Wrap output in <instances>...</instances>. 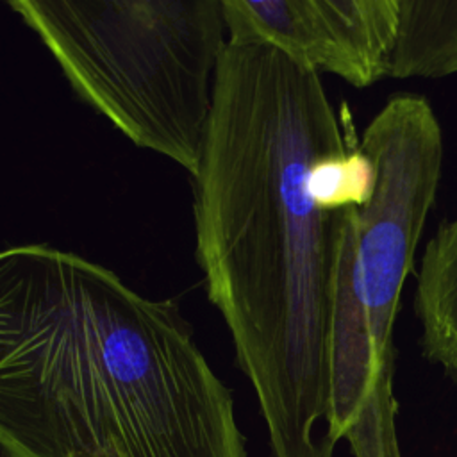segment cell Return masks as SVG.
Segmentation results:
<instances>
[{
  "label": "cell",
  "instance_id": "6da1fadb",
  "mask_svg": "<svg viewBox=\"0 0 457 457\" xmlns=\"http://www.w3.org/2000/svg\"><path fill=\"white\" fill-rule=\"evenodd\" d=\"M348 145L318 71L268 45L227 43L191 175L195 257L273 457L334 455L320 425L343 209H321L309 179Z\"/></svg>",
  "mask_w": 457,
  "mask_h": 457
},
{
  "label": "cell",
  "instance_id": "7a4b0ae2",
  "mask_svg": "<svg viewBox=\"0 0 457 457\" xmlns=\"http://www.w3.org/2000/svg\"><path fill=\"white\" fill-rule=\"evenodd\" d=\"M4 457H248L177 302L48 243L0 252Z\"/></svg>",
  "mask_w": 457,
  "mask_h": 457
},
{
  "label": "cell",
  "instance_id": "3957f363",
  "mask_svg": "<svg viewBox=\"0 0 457 457\" xmlns=\"http://www.w3.org/2000/svg\"><path fill=\"white\" fill-rule=\"evenodd\" d=\"M361 148L375 168L371 196L341 211L328 332L327 432L353 457H402L393 391L402 291L436 205L443 129L418 93H395L366 125Z\"/></svg>",
  "mask_w": 457,
  "mask_h": 457
},
{
  "label": "cell",
  "instance_id": "277c9868",
  "mask_svg": "<svg viewBox=\"0 0 457 457\" xmlns=\"http://www.w3.org/2000/svg\"><path fill=\"white\" fill-rule=\"evenodd\" d=\"M137 148L196 171L227 48L221 0H5Z\"/></svg>",
  "mask_w": 457,
  "mask_h": 457
},
{
  "label": "cell",
  "instance_id": "5b68a950",
  "mask_svg": "<svg viewBox=\"0 0 457 457\" xmlns=\"http://www.w3.org/2000/svg\"><path fill=\"white\" fill-rule=\"evenodd\" d=\"M227 43L268 45L353 87L389 79L398 0H221Z\"/></svg>",
  "mask_w": 457,
  "mask_h": 457
},
{
  "label": "cell",
  "instance_id": "8992f818",
  "mask_svg": "<svg viewBox=\"0 0 457 457\" xmlns=\"http://www.w3.org/2000/svg\"><path fill=\"white\" fill-rule=\"evenodd\" d=\"M423 357L457 386V211L427 239L412 296Z\"/></svg>",
  "mask_w": 457,
  "mask_h": 457
},
{
  "label": "cell",
  "instance_id": "52a82bcc",
  "mask_svg": "<svg viewBox=\"0 0 457 457\" xmlns=\"http://www.w3.org/2000/svg\"><path fill=\"white\" fill-rule=\"evenodd\" d=\"M457 73V0H398L389 79Z\"/></svg>",
  "mask_w": 457,
  "mask_h": 457
},
{
  "label": "cell",
  "instance_id": "ba28073f",
  "mask_svg": "<svg viewBox=\"0 0 457 457\" xmlns=\"http://www.w3.org/2000/svg\"><path fill=\"white\" fill-rule=\"evenodd\" d=\"M2 457H4V455H2Z\"/></svg>",
  "mask_w": 457,
  "mask_h": 457
}]
</instances>
